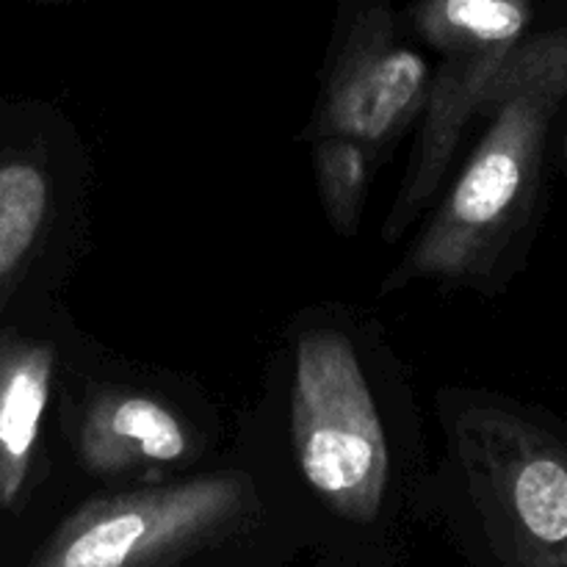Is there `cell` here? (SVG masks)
<instances>
[{
  "label": "cell",
  "instance_id": "cell-1",
  "mask_svg": "<svg viewBox=\"0 0 567 567\" xmlns=\"http://www.w3.org/2000/svg\"><path fill=\"white\" fill-rule=\"evenodd\" d=\"M426 449L413 369L385 324L352 302H313L282 324L227 460L271 513L293 502L377 540L426 493Z\"/></svg>",
  "mask_w": 567,
  "mask_h": 567
},
{
  "label": "cell",
  "instance_id": "cell-2",
  "mask_svg": "<svg viewBox=\"0 0 567 567\" xmlns=\"http://www.w3.org/2000/svg\"><path fill=\"white\" fill-rule=\"evenodd\" d=\"M50 449L53 485L66 480L83 496L225 463L230 435L197 380L122 358L89 336L55 396Z\"/></svg>",
  "mask_w": 567,
  "mask_h": 567
},
{
  "label": "cell",
  "instance_id": "cell-3",
  "mask_svg": "<svg viewBox=\"0 0 567 567\" xmlns=\"http://www.w3.org/2000/svg\"><path fill=\"white\" fill-rule=\"evenodd\" d=\"M441 460L426 493L474 520L504 567H567V435L485 388L435 393Z\"/></svg>",
  "mask_w": 567,
  "mask_h": 567
},
{
  "label": "cell",
  "instance_id": "cell-4",
  "mask_svg": "<svg viewBox=\"0 0 567 567\" xmlns=\"http://www.w3.org/2000/svg\"><path fill=\"white\" fill-rule=\"evenodd\" d=\"M559 97L509 89L482 105L487 122L474 153L443 188L380 297L413 286L493 291L524 238L540 194L543 155Z\"/></svg>",
  "mask_w": 567,
  "mask_h": 567
},
{
  "label": "cell",
  "instance_id": "cell-5",
  "mask_svg": "<svg viewBox=\"0 0 567 567\" xmlns=\"http://www.w3.org/2000/svg\"><path fill=\"white\" fill-rule=\"evenodd\" d=\"M271 518L252 474L225 460L153 485L83 493L28 567H175L247 540Z\"/></svg>",
  "mask_w": 567,
  "mask_h": 567
},
{
  "label": "cell",
  "instance_id": "cell-6",
  "mask_svg": "<svg viewBox=\"0 0 567 567\" xmlns=\"http://www.w3.org/2000/svg\"><path fill=\"white\" fill-rule=\"evenodd\" d=\"M92 158L75 122L39 109L17 142L0 150V316L17 293L33 302L83 260L89 244Z\"/></svg>",
  "mask_w": 567,
  "mask_h": 567
},
{
  "label": "cell",
  "instance_id": "cell-7",
  "mask_svg": "<svg viewBox=\"0 0 567 567\" xmlns=\"http://www.w3.org/2000/svg\"><path fill=\"white\" fill-rule=\"evenodd\" d=\"M430 83V59L404 28L393 0H341L302 138L349 136L382 169L419 125Z\"/></svg>",
  "mask_w": 567,
  "mask_h": 567
},
{
  "label": "cell",
  "instance_id": "cell-8",
  "mask_svg": "<svg viewBox=\"0 0 567 567\" xmlns=\"http://www.w3.org/2000/svg\"><path fill=\"white\" fill-rule=\"evenodd\" d=\"M89 332L55 299L0 324V513L53 485L50 421L66 365Z\"/></svg>",
  "mask_w": 567,
  "mask_h": 567
},
{
  "label": "cell",
  "instance_id": "cell-9",
  "mask_svg": "<svg viewBox=\"0 0 567 567\" xmlns=\"http://www.w3.org/2000/svg\"><path fill=\"white\" fill-rule=\"evenodd\" d=\"M308 144L327 221L341 238H358L371 181L380 172L374 158L363 144L338 133L308 138Z\"/></svg>",
  "mask_w": 567,
  "mask_h": 567
},
{
  "label": "cell",
  "instance_id": "cell-10",
  "mask_svg": "<svg viewBox=\"0 0 567 567\" xmlns=\"http://www.w3.org/2000/svg\"><path fill=\"white\" fill-rule=\"evenodd\" d=\"M509 89H537L554 97H567V25L551 28L543 33H526L513 50L502 59L493 78L487 81L482 105L493 94L509 92Z\"/></svg>",
  "mask_w": 567,
  "mask_h": 567
}]
</instances>
